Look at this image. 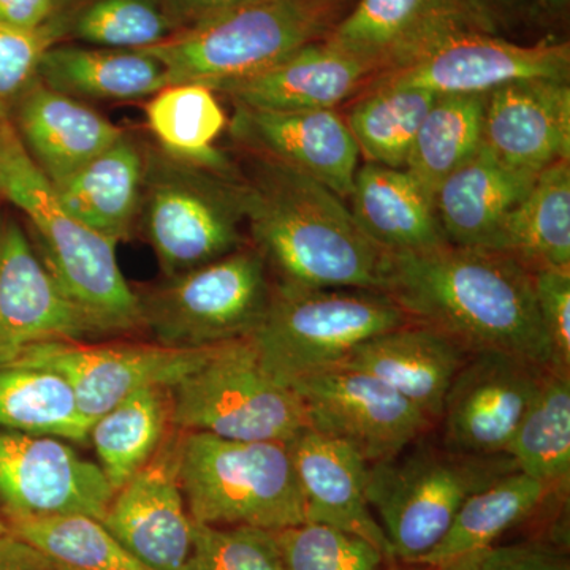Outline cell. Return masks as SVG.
I'll list each match as a JSON object with an SVG mask.
<instances>
[{
  "mask_svg": "<svg viewBox=\"0 0 570 570\" xmlns=\"http://www.w3.org/2000/svg\"><path fill=\"white\" fill-rule=\"evenodd\" d=\"M551 491L520 471L508 472L469 497L461 505L445 538L417 566L445 568L494 542L510 528L527 520Z\"/></svg>",
  "mask_w": 570,
  "mask_h": 570,
  "instance_id": "cell-30",
  "label": "cell"
},
{
  "mask_svg": "<svg viewBox=\"0 0 570 570\" xmlns=\"http://www.w3.org/2000/svg\"><path fill=\"white\" fill-rule=\"evenodd\" d=\"M482 145L532 175L570 160L569 81H515L487 94Z\"/></svg>",
  "mask_w": 570,
  "mask_h": 570,
  "instance_id": "cell-19",
  "label": "cell"
},
{
  "mask_svg": "<svg viewBox=\"0 0 570 570\" xmlns=\"http://www.w3.org/2000/svg\"><path fill=\"white\" fill-rule=\"evenodd\" d=\"M0 570H58L36 547L14 535L0 538Z\"/></svg>",
  "mask_w": 570,
  "mask_h": 570,
  "instance_id": "cell-46",
  "label": "cell"
},
{
  "mask_svg": "<svg viewBox=\"0 0 570 570\" xmlns=\"http://www.w3.org/2000/svg\"><path fill=\"white\" fill-rule=\"evenodd\" d=\"M115 494L99 464L81 459L59 439L0 430L3 517L102 521Z\"/></svg>",
  "mask_w": 570,
  "mask_h": 570,
  "instance_id": "cell-13",
  "label": "cell"
},
{
  "mask_svg": "<svg viewBox=\"0 0 570 570\" xmlns=\"http://www.w3.org/2000/svg\"><path fill=\"white\" fill-rule=\"evenodd\" d=\"M190 519L283 531L306 523L305 498L284 442L232 441L189 431L175 453Z\"/></svg>",
  "mask_w": 570,
  "mask_h": 570,
  "instance_id": "cell-5",
  "label": "cell"
},
{
  "mask_svg": "<svg viewBox=\"0 0 570 570\" xmlns=\"http://www.w3.org/2000/svg\"><path fill=\"white\" fill-rule=\"evenodd\" d=\"M409 322L382 292L281 284L249 340L266 371L291 387L296 379L336 366L363 341Z\"/></svg>",
  "mask_w": 570,
  "mask_h": 570,
  "instance_id": "cell-8",
  "label": "cell"
},
{
  "mask_svg": "<svg viewBox=\"0 0 570 570\" xmlns=\"http://www.w3.org/2000/svg\"><path fill=\"white\" fill-rule=\"evenodd\" d=\"M58 43L50 26L18 31L0 24V121L9 119L18 100L39 80L45 51Z\"/></svg>",
  "mask_w": 570,
  "mask_h": 570,
  "instance_id": "cell-41",
  "label": "cell"
},
{
  "mask_svg": "<svg viewBox=\"0 0 570 570\" xmlns=\"http://www.w3.org/2000/svg\"><path fill=\"white\" fill-rule=\"evenodd\" d=\"M346 6L347 0H250L141 51L163 62L168 85L200 82L216 89L324 40Z\"/></svg>",
  "mask_w": 570,
  "mask_h": 570,
  "instance_id": "cell-4",
  "label": "cell"
},
{
  "mask_svg": "<svg viewBox=\"0 0 570 570\" xmlns=\"http://www.w3.org/2000/svg\"><path fill=\"white\" fill-rule=\"evenodd\" d=\"M145 174V149L124 134L52 187L67 212L118 245L130 238L140 216Z\"/></svg>",
  "mask_w": 570,
  "mask_h": 570,
  "instance_id": "cell-27",
  "label": "cell"
},
{
  "mask_svg": "<svg viewBox=\"0 0 570 570\" xmlns=\"http://www.w3.org/2000/svg\"><path fill=\"white\" fill-rule=\"evenodd\" d=\"M171 390V420L232 441L284 442L309 426L295 390L262 365L249 337L220 344Z\"/></svg>",
  "mask_w": 570,
  "mask_h": 570,
  "instance_id": "cell-9",
  "label": "cell"
},
{
  "mask_svg": "<svg viewBox=\"0 0 570 570\" xmlns=\"http://www.w3.org/2000/svg\"><path fill=\"white\" fill-rule=\"evenodd\" d=\"M404 453V452H403ZM367 468L366 494L395 560L417 564L445 538L463 502L493 480L519 471L509 455H468L420 445Z\"/></svg>",
  "mask_w": 570,
  "mask_h": 570,
  "instance_id": "cell-7",
  "label": "cell"
},
{
  "mask_svg": "<svg viewBox=\"0 0 570 570\" xmlns=\"http://www.w3.org/2000/svg\"><path fill=\"white\" fill-rule=\"evenodd\" d=\"M52 26L61 43L71 39L137 51L156 47L178 31L160 0H69Z\"/></svg>",
  "mask_w": 570,
  "mask_h": 570,
  "instance_id": "cell-37",
  "label": "cell"
},
{
  "mask_svg": "<svg viewBox=\"0 0 570 570\" xmlns=\"http://www.w3.org/2000/svg\"><path fill=\"white\" fill-rule=\"evenodd\" d=\"M67 0H0V24L18 31H40L58 18Z\"/></svg>",
  "mask_w": 570,
  "mask_h": 570,
  "instance_id": "cell-44",
  "label": "cell"
},
{
  "mask_svg": "<svg viewBox=\"0 0 570 570\" xmlns=\"http://www.w3.org/2000/svg\"><path fill=\"white\" fill-rule=\"evenodd\" d=\"M376 77L324 40L313 41L250 77L213 89L238 105L265 111L335 110Z\"/></svg>",
  "mask_w": 570,
  "mask_h": 570,
  "instance_id": "cell-22",
  "label": "cell"
},
{
  "mask_svg": "<svg viewBox=\"0 0 570 570\" xmlns=\"http://www.w3.org/2000/svg\"><path fill=\"white\" fill-rule=\"evenodd\" d=\"M165 275L175 277L245 246L243 179L178 159L160 149L146 151L140 216Z\"/></svg>",
  "mask_w": 570,
  "mask_h": 570,
  "instance_id": "cell-6",
  "label": "cell"
},
{
  "mask_svg": "<svg viewBox=\"0 0 570 570\" xmlns=\"http://www.w3.org/2000/svg\"><path fill=\"white\" fill-rule=\"evenodd\" d=\"M102 524L138 560L181 570L193 550V524L176 475L175 456L151 460L116 491Z\"/></svg>",
  "mask_w": 570,
  "mask_h": 570,
  "instance_id": "cell-21",
  "label": "cell"
},
{
  "mask_svg": "<svg viewBox=\"0 0 570 570\" xmlns=\"http://www.w3.org/2000/svg\"><path fill=\"white\" fill-rule=\"evenodd\" d=\"M253 157L242 176L255 247L283 283L382 292L385 255L356 224L344 198L309 176Z\"/></svg>",
  "mask_w": 570,
  "mask_h": 570,
  "instance_id": "cell-2",
  "label": "cell"
},
{
  "mask_svg": "<svg viewBox=\"0 0 570 570\" xmlns=\"http://www.w3.org/2000/svg\"><path fill=\"white\" fill-rule=\"evenodd\" d=\"M445 570H570L560 554L539 546H491L450 562Z\"/></svg>",
  "mask_w": 570,
  "mask_h": 570,
  "instance_id": "cell-43",
  "label": "cell"
},
{
  "mask_svg": "<svg viewBox=\"0 0 570 570\" xmlns=\"http://www.w3.org/2000/svg\"><path fill=\"white\" fill-rule=\"evenodd\" d=\"M2 535H10L9 527H7L6 520H3V517L0 515V538Z\"/></svg>",
  "mask_w": 570,
  "mask_h": 570,
  "instance_id": "cell-49",
  "label": "cell"
},
{
  "mask_svg": "<svg viewBox=\"0 0 570 570\" xmlns=\"http://www.w3.org/2000/svg\"><path fill=\"white\" fill-rule=\"evenodd\" d=\"M164 390L142 389L92 423L89 439L112 490H121L153 460L167 423Z\"/></svg>",
  "mask_w": 570,
  "mask_h": 570,
  "instance_id": "cell-36",
  "label": "cell"
},
{
  "mask_svg": "<svg viewBox=\"0 0 570 570\" xmlns=\"http://www.w3.org/2000/svg\"><path fill=\"white\" fill-rule=\"evenodd\" d=\"M471 31L490 32L469 0H358L325 40L377 77L407 66L449 37Z\"/></svg>",
  "mask_w": 570,
  "mask_h": 570,
  "instance_id": "cell-16",
  "label": "cell"
},
{
  "mask_svg": "<svg viewBox=\"0 0 570 570\" xmlns=\"http://www.w3.org/2000/svg\"><path fill=\"white\" fill-rule=\"evenodd\" d=\"M10 534L36 547L58 570H156L86 515L3 517Z\"/></svg>",
  "mask_w": 570,
  "mask_h": 570,
  "instance_id": "cell-38",
  "label": "cell"
},
{
  "mask_svg": "<svg viewBox=\"0 0 570 570\" xmlns=\"http://www.w3.org/2000/svg\"><path fill=\"white\" fill-rule=\"evenodd\" d=\"M181 570H285V566L275 531L194 521L193 550Z\"/></svg>",
  "mask_w": 570,
  "mask_h": 570,
  "instance_id": "cell-40",
  "label": "cell"
},
{
  "mask_svg": "<svg viewBox=\"0 0 570 570\" xmlns=\"http://www.w3.org/2000/svg\"><path fill=\"white\" fill-rule=\"evenodd\" d=\"M246 2L250 0H160L178 31Z\"/></svg>",
  "mask_w": 570,
  "mask_h": 570,
  "instance_id": "cell-45",
  "label": "cell"
},
{
  "mask_svg": "<svg viewBox=\"0 0 570 570\" xmlns=\"http://www.w3.org/2000/svg\"><path fill=\"white\" fill-rule=\"evenodd\" d=\"M505 453L520 472L539 480L550 491L568 489L570 376L546 371Z\"/></svg>",
  "mask_w": 570,
  "mask_h": 570,
  "instance_id": "cell-35",
  "label": "cell"
},
{
  "mask_svg": "<svg viewBox=\"0 0 570 570\" xmlns=\"http://www.w3.org/2000/svg\"><path fill=\"white\" fill-rule=\"evenodd\" d=\"M347 200L356 224L384 253H426L449 245L433 202L404 168L360 165Z\"/></svg>",
  "mask_w": 570,
  "mask_h": 570,
  "instance_id": "cell-26",
  "label": "cell"
},
{
  "mask_svg": "<svg viewBox=\"0 0 570 570\" xmlns=\"http://www.w3.org/2000/svg\"><path fill=\"white\" fill-rule=\"evenodd\" d=\"M0 198L31 220L45 265L92 332H129L142 324L140 298L119 268L116 243L63 208L9 119L0 121Z\"/></svg>",
  "mask_w": 570,
  "mask_h": 570,
  "instance_id": "cell-3",
  "label": "cell"
},
{
  "mask_svg": "<svg viewBox=\"0 0 570 570\" xmlns=\"http://www.w3.org/2000/svg\"><path fill=\"white\" fill-rule=\"evenodd\" d=\"M546 371L504 352L469 354L445 396L442 445L468 455L508 452Z\"/></svg>",
  "mask_w": 570,
  "mask_h": 570,
  "instance_id": "cell-14",
  "label": "cell"
},
{
  "mask_svg": "<svg viewBox=\"0 0 570 570\" xmlns=\"http://www.w3.org/2000/svg\"><path fill=\"white\" fill-rule=\"evenodd\" d=\"M272 294L264 255L243 246L140 299L142 324L165 346H220L253 335Z\"/></svg>",
  "mask_w": 570,
  "mask_h": 570,
  "instance_id": "cell-10",
  "label": "cell"
},
{
  "mask_svg": "<svg viewBox=\"0 0 570 570\" xmlns=\"http://www.w3.org/2000/svg\"><path fill=\"white\" fill-rule=\"evenodd\" d=\"M275 534L285 570H397L367 540L326 524L306 521Z\"/></svg>",
  "mask_w": 570,
  "mask_h": 570,
  "instance_id": "cell-39",
  "label": "cell"
},
{
  "mask_svg": "<svg viewBox=\"0 0 570 570\" xmlns=\"http://www.w3.org/2000/svg\"><path fill=\"white\" fill-rule=\"evenodd\" d=\"M10 122L26 153L52 186L80 170L124 135L99 111L55 91L40 78L18 100Z\"/></svg>",
  "mask_w": 570,
  "mask_h": 570,
  "instance_id": "cell-24",
  "label": "cell"
},
{
  "mask_svg": "<svg viewBox=\"0 0 570 570\" xmlns=\"http://www.w3.org/2000/svg\"><path fill=\"white\" fill-rule=\"evenodd\" d=\"M216 347L82 346L75 341H52L26 348L10 365L61 374L73 389L82 414L94 423L142 389L174 387L204 365Z\"/></svg>",
  "mask_w": 570,
  "mask_h": 570,
  "instance_id": "cell-12",
  "label": "cell"
},
{
  "mask_svg": "<svg viewBox=\"0 0 570 570\" xmlns=\"http://www.w3.org/2000/svg\"><path fill=\"white\" fill-rule=\"evenodd\" d=\"M145 110L149 130L163 151L216 170L235 171L214 146L227 129L228 119L212 88L200 82L167 85L154 94Z\"/></svg>",
  "mask_w": 570,
  "mask_h": 570,
  "instance_id": "cell-31",
  "label": "cell"
},
{
  "mask_svg": "<svg viewBox=\"0 0 570 570\" xmlns=\"http://www.w3.org/2000/svg\"><path fill=\"white\" fill-rule=\"evenodd\" d=\"M436 97L414 86L370 82L346 119L365 163L406 167L420 126Z\"/></svg>",
  "mask_w": 570,
  "mask_h": 570,
  "instance_id": "cell-34",
  "label": "cell"
},
{
  "mask_svg": "<svg viewBox=\"0 0 570 570\" xmlns=\"http://www.w3.org/2000/svg\"><path fill=\"white\" fill-rule=\"evenodd\" d=\"M523 11L539 28H554L568 22L570 0H527Z\"/></svg>",
  "mask_w": 570,
  "mask_h": 570,
  "instance_id": "cell-48",
  "label": "cell"
},
{
  "mask_svg": "<svg viewBox=\"0 0 570 570\" xmlns=\"http://www.w3.org/2000/svg\"><path fill=\"white\" fill-rule=\"evenodd\" d=\"M234 107L228 130L250 156L309 176L347 200L362 156L343 116L335 110Z\"/></svg>",
  "mask_w": 570,
  "mask_h": 570,
  "instance_id": "cell-17",
  "label": "cell"
},
{
  "mask_svg": "<svg viewBox=\"0 0 570 570\" xmlns=\"http://www.w3.org/2000/svg\"><path fill=\"white\" fill-rule=\"evenodd\" d=\"M468 352L431 326L409 322L370 337L336 366L370 374L411 401L431 423L442 417L450 385Z\"/></svg>",
  "mask_w": 570,
  "mask_h": 570,
  "instance_id": "cell-23",
  "label": "cell"
},
{
  "mask_svg": "<svg viewBox=\"0 0 570 570\" xmlns=\"http://www.w3.org/2000/svg\"><path fill=\"white\" fill-rule=\"evenodd\" d=\"M39 78L78 100L145 99L168 85L163 62L149 52L67 43L45 51Z\"/></svg>",
  "mask_w": 570,
  "mask_h": 570,
  "instance_id": "cell-28",
  "label": "cell"
},
{
  "mask_svg": "<svg viewBox=\"0 0 570 570\" xmlns=\"http://www.w3.org/2000/svg\"><path fill=\"white\" fill-rule=\"evenodd\" d=\"M309 428L352 445L367 461L396 459L434 423L379 379L333 366L296 379Z\"/></svg>",
  "mask_w": 570,
  "mask_h": 570,
  "instance_id": "cell-11",
  "label": "cell"
},
{
  "mask_svg": "<svg viewBox=\"0 0 570 570\" xmlns=\"http://www.w3.org/2000/svg\"><path fill=\"white\" fill-rule=\"evenodd\" d=\"M485 96L442 94L426 112L404 170L431 202L439 186L482 146Z\"/></svg>",
  "mask_w": 570,
  "mask_h": 570,
  "instance_id": "cell-33",
  "label": "cell"
},
{
  "mask_svg": "<svg viewBox=\"0 0 570 570\" xmlns=\"http://www.w3.org/2000/svg\"><path fill=\"white\" fill-rule=\"evenodd\" d=\"M490 32L498 33L524 10L527 0H469Z\"/></svg>",
  "mask_w": 570,
  "mask_h": 570,
  "instance_id": "cell-47",
  "label": "cell"
},
{
  "mask_svg": "<svg viewBox=\"0 0 570 570\" xmlns=\"http://www.w3.org/2000/svg\"><path fill=\"white\" fill-rule=\"evenodd\" d=\"M422 568L420 570H445L444 568H430V566H422Z\"/></svg>",
  "mask_w": 570,
  "mask_h": 570,
  "instance_id": "cell-50",
  "label": "cell"
},
{
  "mask_svg": "<svg viewBox=\"0 0 570 570\" xmlns=\"http://www.w3.org/2000/svg\"><path fill=\"white\" fill-rule=\"evenodd\" d=\"M285 445L305 498L306 521L358 535L395 560L367 501L370 463L347 442L309 426Z\"/></svg>",
  "mask_w": 570,
  "mask_h": 570,
  "instance_id": "cell-20",
  "label": "cell"
},
{
  "mask_svg": "<svg viewBox=\"0 0 570 570\" xmlns=\"http://www.w3.org/2000/svg\"><path fill=\"white\" fill-rule=\"evenodd\" d=\"M91 426L61 374L43 367L0 366V430L85 442Z\"/></svg>",
  "mask_w": 570,
  "mask_h": 570,
  "instance_id": "cell-32",
  "label": "cell"
},
{
  "mask_svg": "<svg viewBox=\"0 0 570 570\" xmlns=\"http://www.w3.org/2000/svg\"><path fill=\"white\" fill-rule=\"evenodd\" d=\"M569 78L568 41L519 45L498 33L471 31L449 37L415 61L370 82L414 86L442 96L489 94L509 82Z\"/></svg>",
  "mask_w": 570,
  "mask_h": 570,
  "instance_id": "cell-15",
  "label": "cell"
},
{
  "mask_svg": "<svg viewBox=\"0 0 570 570\" xmlns=\"http://www.w3.org/2000/svg\"><path fill=\"white\" fill-rule=\"evenodd\" d=\"M538 176L508 167L480 146L434 195V212L449 245L497 250L505 220Z\"/></svg>",
  "mask_w": 570,
  "mask_h": 570,
  "instance_id": "cell-25",
  "label": "cell"
},
{
  "mask_svg": "<svg viewBox=\"0 0 570 570\" xmlns=\"http://www.w3.org/2000/svg\"><path fill=\"white\" fill-rule=\"evenodd\" d=\"M540 322L549 341L551 371L570 374V268L532 273Z\"/></svg>",
  "mask_w": 570,
  "mask_h": 570,
  "instance_id": "cell-42",
  "label": "cell"
},
{
  "mask_svg": "<svg viewBox=\"0 0 570 570\" xmlns=\"http://www.w3.org/2000/svg\"><path fill=\"white\" fill-rule=\"evenodd\" d=\"M497 253L510 255L530 273L570 268V160L540 171L505 220Z\"/></svg>",
  "mask_w": 570,
  "mask_h": 570,
  "instance_id": "cell-29",
  "label": "cell"
},
{
  "mask_svg": "<svg viewBox=\"0 0 570 570\" xmlns=\"http://www.w3.org/2000/svg\"><path fill=\"white\" fill-rule=\"evenodd\" d=\"M94 333L32 249L17 220L0 219V366L26 348Z\"/></svg>",
  "mask_w": 570,
  "mask_h": 570,
  "instance_id": "cell-18",
  "label": "cell"
},
{
  "mask_svg": "<svg viewBox=\"0 0 570 570\" xmlns=\"http://www.w3.org/2000/svg\"><path fill=\"white\" fill-rule=\"evenodd\" d=\"M382 294L409 321L444 333L468 354L504 352L551 371L532 273L508 254L452 245L387 253Z\"/></svg>",
  "mask_w": 570,
  "mask_h": 570,
  "instance_id": "cell-1",
  "label": "cell"
}]
</instances>
